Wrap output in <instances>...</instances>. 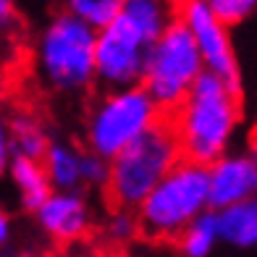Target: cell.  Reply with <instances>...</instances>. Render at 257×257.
I'll return each mask as SVG.
<instances>
[{
  "mask_svg": "<svg viewBox=\"0 0 257 257\" xmlns=\"http://www.w3.org/2000/svg\"><path fill=\"white\" fill-rule=\"evenodd\" d=\"M166 118L179 139L181 158L210 166L215 158L228 153L239 134L241 89L202 71Z\"/></svg>",
  "mask_w": 257,
  "mask_h": 257,
  "instance_id": "1",
  "label": "cell"
},
{
  "mask_svg": "<svg viewBox=\"0 0 257 257\" xmlns=\"http://www.w3.org/2000/svg\"><path fill=\"white\" fill-rule=\"evenodd\" d=\"M95 40L97 29L68 8L58 11L34 42V68L55 95L81 97L95 87Z\"/></svg>",
  "mask_w": 257,
  "mask_h": 257,
  "instance_id": "2",
  "label": "cell"
},
{
  "mask_svg": "<svg viewBox=\"0 0 257 257\" xmlns=\"http://www.w3.org/2000/svg\"><path fill=\"white\" fill-rule=\"evenodd\" d=\"M207 192V166L181 158L134 207L139 236L158 244H173L197 215L210 210Z\"/></svg>",
  "mask_w": 257,
  "mask_h": 257,
  "instance_id": "3",
  "label": "cell"
},
{
  "mask_svg": "<svg viewBox=\"0 0 257 257\" xmlns=\"http://www.w3.org/2000/svg\"><path fill=\"white\" fill-rule=\"evenodd\" d=\"M179 160V139L173 134L168 118H163L110 158L108 184L102 189L105 200L110 207L134 210Z\"/></svg>",
  "mask_w": 257,
  "mask_h": 257,
  "instance_id": "4",
  "label": "cell"
},
{
  "mask_svg": "<svg viewBox=\"0 0 257 257\" xmlns=\"http://www.w3.org/2000/svg\"><path fill=\"white\" fill-rule=\"evenodd\" d=\"M163 118L166 113L155 105L142 84L102 89L100 100H95L87 113L84 147L110 160Z\"/></svg>",
  "mask_w": 257,
  "mask_h": 257,
  "instance_id": "5",
  "label": "cell"
},
{
  "mask_svg": "<svg viewBox=\"0 0 257 257\" xmlns=\"http://www.w3.org/2000/svg\"><path fill=\"white\" fill-rule=\"evenodd\" d=\"M202 71H205V66H202L200 50L194 45V37L173 16L166 24V29L150 45L145 74L139 84L155 100L158 108L168 115L184 100V95L189 92L194 79Z\"/></svg>",
  "mask_w": 257,
  "mask_h": 257,
  "instance_id": "6",
  "label": "cell"
},
{
  "mask_svg": "<svg viewBox=\"0 0 257 257\" xmlns=\"http://www.w3.org/2000/svg\"><path fill=\"white\" fill-rule=\"evenodd\" d=\"M150 42L126 16H115L108 27L97 29L95 40V87L121 89L142 81Z\"/></svg>",
  "mask_w": 257,
  "mask_h": 257,
  "instance_id": "7",
  "label": "cell"
},
{
  "mask_svg": "<svg viewBox=\"0 0 257 257\" xmlns=\"http://www.w3.org/2000/svg\"><path fill=\"white\" fill-rule=\"evenodd\" d=\"M171 8H173V16L194 37L205 71L220 76L233 89H241V63L231 40V27H226L213 14L207 0H173Z\"/></svg>",
  "mask_w": 257,
  "mask_h": 257,
  "instance_id": "8",
  "label": "cell"
},
{
  "mask_svg": "<svg viewBox=\"0 0 257 257\" xmlns=\"http://www.w3.org/2000/svg\"><path fill=\"white\" fill-rule=\"evenodd\" d=\"M34 218L48 239L61 247H71L92 233L95 207L84 189H53L45 197V202L34 210Z\"/></svg>",
  "mask_w": 257,
  "mask_h": 257,
  "instance_id": "9",
  "label": "cell"
},
{
  "mask_svg": "<svg viewBox=\"0 0 257 257\" xmlns=\"http://www.w3.org/2000/svg\"><path fill=\"white\" fill-rule=\"evenodd\" d=\"M210 210L228 207L257 194V153H223L207 166Z\"/></svg>",
  "mask_w": 257,
  "mask_h": 257,
  "instance_id": "10",
  "label": "cell"
},
{
  "mask_svg": "<svg viewBox=\"0 0 257 257\" xmlns=\"http://www.w3.org/2000/svg\"><path fill=\"white\" fill-rule=\"evenodd\" d=\"M218 241L233 249H257V194L215 210Z\"/></svg>",
  "mask_w": 257,
  "mask_h": 257,
  "instance_id": "11",
  "label": "cell"
},
{
  "mask_svg": "<svg viewBox=\"0 0 257 257\" xmlns=\"http://www.w3.org/2000/svg\"><path fill=\"white\" fill-rule=\"evenodd\" d=\"M8 176L14 181V189L19 194V202L27 213H34L45 197L53 192L50 186V179L42 168V160L37 158H24V155H11L8 160Z\"/></svg>",
  "mask_w": 257,
  "mask_h": 257,
  "instance_id": "12",
  "label": "cell"
},
{
  "mask_svg": "<svg viewBox=\"0 0 257 257\" xmlns=\"http://www.w3.org/2000/svg\"><path fill=\"white\" fill-rule=\"evenodd\" d=\"M81 150L68 142H48L42 153V168L50 179L53 189H81V171H79Z\"/></svg>",
  "mask_w": 257,
  "mask_h": 257,
  "instance_id": "13",
  "label": "cell"
},
{
  "mask_svg": "<svg viewBox=\"0 0 257 257\" xmlns=\"http://www.w3.org/2000/svg\"><path fill=\"white\" fill-rule=\"evenodd\" d=\"M6 126H8L11 153L24 155V158H37V160L42 158L45 147L50 142V134L37 115L29 110H19L11 118H6Z\"/></svg>",
  "mask_w": 257,
  "mask_h": 257,
  "instance_id": "14",
  "label": "cell"
},
{
  "mask_svg": "<svg viewBox=\"0 0 257 257\" xmlns=\"http://www.w3.org/2000/svg\"><path fill=\"white\" fill-rule=\"evenodd\" d=\"M179 247L184 257H210L213 249L218 247V220H215V210H205L200 213L189 226H186L179 239L173 241Z\"/></svg>",
  "mask_w": 257,
  "mask_h": 257,
  "instance_id": "15",
  "label": "cell"
},
{
  "mask_svg": "<svg viewBox=\"0 0 257 257\" xmlns=\"http://www.w3.org/2000/svg\"><path fill=\"white\" fill-rule=\"evenodd\" d=\"M121 16H126L150 42H153L158 34L166 29L168 21L173 19V8L166 0H123Z\"/></svg>",
  "mask_w": 257,
  "mask_h": 257,
  "instance_id": "16",
  "label": "cell"
},
{
  "mask_svg": "<svg viewBox=\"0 0 257 257\" xmlns=\"http://www.w3.org/2000/svg\"><path fill=\"white\" fill-rule=\"evenodd\" d=\"M102 236L113 247H126L139 236V223H137V213L134 210H123V207H110L108 218L102 223Z\"/></svg>",
  "mask_w": 257,
  "mask_h": 257,
  "instance_id": "17",
  "label": "cell"
},
{
  "mask_svg": "<svg viewBox=\"0 0 257 257\" xmlns=\"http://www.w3.org/2000/svg\"><path fill=\"white\" fill-rule=\"evenodd\" d=\"M121 3L123 0H71L66 8L87 21L92 29H102L121 14Z\"/></svg>",
  "mask_w": 257,
  "mask_h": 257,
  "instance_id": "18",
  "label": "cell"
},
{
  "mask_svg": "<svg viewBox=\"0 0 257 257\" xmlns=\"http://www.w3.org/2000/svg\"><path fill=\"white\" fill-rule=\"evenodd\" d=\"M79 171H81V189L102 192L105 184H108L110 160L84 147L81 150V158H79Z\"/></svg>",
  "mask_w": 257,
  "mask_h": 257,
  "instance_id": "19",
  "label": "cell"
},
{
  "mask_svg": "<svg viewBox=\"0 0 257 257\" xmlns=\"http://www.w3.org/2000/svg\"><path fill=\"white\" fill-rule=\"evenodd\" d=\"M207 6L226 27H239L257 14V0H207Z\"/></svg>",
  "mask_w": 257,
  "mask_h": 257,
  "instance_id": "20",
  "label": "cell"
},
{
  "mask_svg": "<svg viewBox=\"0 0 257 257\" xmlns=\"http://www.w3.org/2000/svg\"><path fill=\"white\" fill-rule=\"evenodd\" d=\"M16 27H19L16 0H0V34H11Z\"/></svg>",
  "mask_w": 257,
  "mask_h": 257,
  "instance_id": "21",
  "label": "cell"
},
{
  "mask_svg": "<svg viewBox=\"0 0 257 257\" xmlns=\"http://www.w3.org/2000/svg\"><path fill=\"white\" fill-rule=\"evenodd\" d=\"M11 142H8V126H6V118L3 113H0V179L6 176L8 171V160H11Z\"/></svg>",
  "mask_w": 257,
  "mask_h": 257,
  "instance_id": "22",
  "label": "cell"
},
{
  "mask_svg": "<svg viewBox=\"0 0 257 257\" xmlns=\"http://www.w3.org/2000/svg\"><path fill=\"white\" fill-rule=\"evenodd\" d=\"M11 233H14L11 218H8V213H3V210H0V249H3L6 244L11 241Z\"/></svg>",
  "mask_w": 257,
  "mask_h": 257,
  "instance_id": "23",
  "label": "cell"
},
{
  "mask_svg": "<svg viewBox=\"0 0 257 257\" xmlns=\"http://www.w3.org/2000/svg\"><path fill=\"white\" fill-rule=\"evenodd\" d=\"M8 92H11V84H8V76L0 71V105L8 100Z\"/></svg>",
  "mask_w": 257,
  "mask_h": 257,
  "instance_id": "24",
  "label": "cell"
},
{
  "mask_svg": "<svg viewBox=\"0 0 257 257\" xmlns=\"http://www.w3.org/2000/svg\"><path fill=\"white\" fill-rule=\"evenodd\" d=\"M249 142H252V150L257 153V113H254V126H252V137H249Z\"/></svg>",
  "mask_w": 257,
  "mask_h": 257,
  "instance_id": "25",
  "label": "cell"
},
{
  "mask_svg": "<svg viewBox=\"0 0 257 257\" xmlns=\"http://www.w3.org/2000/svg\"><path fill=\"white\" fill-rule=\"evenodd\" d=\"M58 3H63V6H68V3H71V0H58Z\"/></svg>",
  "mask_w": 257,
  "mask_h": 257,
  "instance_id": "26",
  "label": "cell"
}]
</instances>
